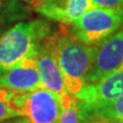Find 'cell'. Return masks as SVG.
<instances>
[{
    "label": "cell",
    "mask_w": 123,
    "mask_h": 123,
    "mask_svg": "<svg viewBox=\"0 0 123 123\" xmlns=\"http://www.w3.org/2000/svg\"><path fill=\"white\" fill-rule=\"evenodd\" d=\"M50 27L44 21L21 22L0 37V75L18 63L36 56L40 42L49 35Z\"/></svg>",
    "instance_id": "1"
},
{
    "label": "cell",
    "mask_w": 123,
    "mask_h": 123,
    "mask_svg": "<svg viewBox=\"0 0 123 123\" xmlns=\"http://www.w3.org/2000/svg\"><path fill=\"white\" fill-rule=\"evenodd\" d=\"M55 53L68 92L77 97L87 83L95 45H87L71 35H56Z\"/></svg>",
    "instance_id": "2"
},
{
    "label": "cell",
    "mask_w": 123,
    "mask_h": 123,
    "mask_svg": "<svg viewBox=\"0 0 123 123\" xmlns=\"http://www.w3.org/2000/svg\"><path fill=\"white\" fill-rule=\"evenodd\" d=\"M73 36L87 45H97L123 25V8L91 7L73 23Z\"/></svg>",
    "instance_id": "3"
},
{
    "label": "cell",
    "mask_w": 123,
    "mask_h": 123,
    "mask_svg": "<svg viewBox=\"0 0 123 123\" xmlns=\"http://www.w3.org/2000/svg\"><path fill=\"white\" fill-rule=\"evenodd\" d=\"M12 104L33 123H59L62 104L55 92L39 87L28 92H14Z\"/></svg>",
    "instance_id": "4"
},
{
    "label": "cell",
    "mask_w": 123,
    "mask_h": 123,
    "mask_svg": "<svg viewBox=\"0 0 123 123\" xmlns=\"http://www.w3.org/2000/svg\"><path fill=\"white\" fill-rule=\"evenodd\" d=\"M123 67V26L95 45L87 83H97Z\"/></svg>",
    "instance_id": "5"
},
{
    "label": "cell",
    "mask_w": 123,
    "mask_h": 123,
    "mask_svg": "<svg viewBox=\"0 0 123 123\" xmlns=\"http://www.w3.org/2000/svg\"><path fill=\"white\" fill-rule=\"evenodd\" d=\"M55 43L56 35L44 38L38 46L36 61L43 87L62 98L68 93V90L56 59Z\"/></svg>",
    "instance_id": "6"
},
{
    "label": "cell",
    "mask_w": 123,
    "mask_h": 123,
    "mask_svg": "<svg viewBox=\"0 0 123 123\" xmlns=\"http://www.w3.org/2000/svg\"><path fill=\"white\" fill-rule=\"evenodd\" d=\"M0 87L18 93L43 87L36 56L27 57L0 75Z\"/></svg>",
    "instance_id": "7"
},
{
    "label": "cell",
    "mask_w": 123,
    "mask_h": 123,
    "mask_svg": "<svg viewBox=\"0 0 123 123\" xmlns=\"http://www.w3.org/2000/svg\"><path fill=\"white\" fill-rule=\"evenodd\" d=\"M123 94V67L97 83L88 84L77 95L81 108H93L111 102Z\"/></svg>",
    "instance_id": "8"
},
{
    "label": "cell",
    "mask_w": 123,
    "mask_h": 123,
    "mask_svg": "<svg viewBox=\"0 0 123 123\" xmlns=\"http://www.w3.org/2000/svg\"><path fill=\"white\" fill-rule=\"evenodd\" d=\"M38 13L62 24L72 25L91 8L90 0H45L33 5Z\"/></svg>",
    "instance_id": "9"
},
{
    "label": "cell",
    "mask_w": 123,
    "mask_h": 123,
    "mask_svg": "<svg viewBox=\"0 0 123 123\" xmlns=\"http://www.w3.org/2000/svg\"><path fill=\"white\" fill-rule=\"evenodd\" d=\"M80 116L81 121L101 120L105 123H123V94L101 106L81 108Z\"/></svg>",
    "instance_id": "10"
},
{
    "label": "cell",
    "mask_w": 123,
    "mask_h": 123,
    "mask_svg": "<svg viewBox=\"0 0 123 123\" xmlns=\"http://www.w3.org/2000/svg\"><path fill=\"white\" fill-rule=\"evenodd\" d=\"M62 110L59 123H81L80 101L78 98L68 92L61 98Z\"/></svg>",
    "instance_id": "11"
},
{
    "label": "cell",
    "mask_w": 123,
    "mask_h": 123,
    "mask_svg": "<svg viewBox=\"0 0 123 123\" xmlns=\"http://www.w3.org/2000/svg\"><path fill=\"white\" fill-rule=\"evenodd\" d=\"M13 94V91L0 87V122L23 116L21 111H18L12 104Z\"/></svg>",
    "instance_id": "12"
},
{
    "label": "cell",
    "mask_w": 123,
    "mask_h": 123,
    "mask_svg": "<svg viewBox=\"0 0 123 123\" xmlns=\"http://www.w3.org/2000/svg\"><path fill=\"white\" fill-rule=\"evenodd\" d=\"M91 7L101 8H123V0H90Z\"/></svg>",
    "instance_id": "13"
},
{
    "label": "cell",
    "mask_w": 123,
    "mask_h": 123,
    "mask_svg": "<svg viewBox=\"0 0 123 123\" xmlns=\"http://www.w3.org/2000/svg\"><path fill=\"white\" fill-rule=\"evenodd\" d=\"M9 0H0V25L5 20V14L8 9Z\"/></svg>",
    "instance_id": "14"
},
{
    "label": "cell",
    "mask_w": 123,
    "mask_h": 123,
    "mask_svg": "<svg viewBox=\"0 0 123 123\" xmlns=\"http://www.w3.org/2000/svg\"><path fill=\"white\" fill-rule=\"evenodd\" d=\"M0 123H33V122L30 121L27 117L22 116V117H15L12 119H9V120H6L4 122H0Z\"/></svg>",
    "instance_id": "15"
},
{
    "label": "cell",
    "mask_w": 123,
    "mask_h": 123,
    "mask_svg": "<svg viewBox=\"0 0 123 123\" xmlns=\"http://www.w3.org/2000/svg\"><path fill=\"white\" fill-rule=\"evenodd\" d=\"M81 123H105L101 120H84V121H81Z\"/></svg>",
    "instance_id": "16"
},
{
    "label": "cell",
    "mask_w": 123,
    "mask_h": 123,
    "mask_svg": "<svg viewBox=\"0 0 123 123\" xmlns=\"http://www.w3.org/2000/svg\"><path fill=\"white\" fill-rule=\"evenodd\" d=\"M42 1H45V0H34V1L31 3V5H35V4H37V3H39V2H42Z\"/></svg>",
    "instance_id": "17"
},
{
    "label": "cell",
    "mask_w": 123,
    "mask_h": 123,
    "mask_svg": "<svg viewBox=\"0 0 123 123\" xmlns=\"http://www.w3.org/2000/svg\"><path fill=\"white\" fill-rule=\"evenodd\" d=\"M25 1H27V2H30V3H32L34 0H25Z\"/></svg>",
    "instance_id": "18"
}]
</instances>
